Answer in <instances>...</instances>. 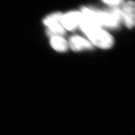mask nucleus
Segmentation results:
<instances>
[{
  "label": "nucleus",
  "mask_w": 135,
  "mask_h": 135,
  "mask_svg": "<svg viewBox=\"0 0 135 135\" xmlns=\"http://www.w3.org/2000/svg\"><path fill=\"white\" fill-rule=\"evenodd\" d=\"M79 27L92 45L103 49H109L113 45L114 41L113 36L101 27L90 25H83Z\"/></svg>",
  "instance_id": "obj_1"
},
{
  "label": "nucleus",
  "mask_w": 135,
  "mask_h": 135,
  "mask_svg": "<svg viewBox=\"0 0 135 135\" xmlns=\"http://www.w3.org/2000/svg\"><path fill=\"white\" fill-rule=\"evenodd\" d=\"M97 22L100 27L116 28L119 26L122 20L121 10L114 7L107 10H95Z\"/></svg>",
  "instance_id": "obj_2"
},
{
  "label": "nucleus",
  "mask_w": 135,
  "mask_h": 135,
  "mask_svg": "<svg viewBox=\"0 0 135 135\" xmlns=\"http://www.w3.org/2000/svg\"><path fill=\"white\" fill-rule=\"evenodd\" d=\"M81 19L82 14L81 12L71 11L62 15L61 24L65 29L73 31L79 26Z\"/></svg>",
  "instance_id": "obj_4"
},
{
  "label": "nucleus",
  "mask_w": 135,
  "mask_h": 135,
  "mask_svg": "<svg viewBox=\"0 0 135 135\" xmlns=\"http://www.w3.org/2000/svg\"><path fill=\"white\" fill-rule=\"evenodd\" d=\"M69 45L71 49L75 51H79L83 50L91 49L93 45L91 42L81 37L75 36L70 37L69 40Z\"/></svg>",
  "instance_id": "obj_5"
},
{
  "label": "nucleus",
  "mask_w": 135,
  "mask_h": 135,
  "mask_svg": "<svg viewBox=\"0 0 135 135\" xmlns=\"http://www.w3.org/2000/svg\"><path fill=\"white\" fill-rule=\"evenodd\" d=\"M50 44L54 50L59 52H65L68 47V43L62 37H51Z\"/></svg>",
  "instance_id": "obj_6"
},
{
  "label": "nucleus",
  "mask_w": 135,
  "mask_h": 135,
  "mask_svg": "<svg viewBox=\"0 0 135 135\" xmlns=\"http://www.w3.org/2000/svg\"><path fill=\"white\" fill-rule=\"evenodd\" d=\"M103 2L112 6H117L123 3V0H101Z\"/></svg>",
  "instance_id": "obj_9"
},
{
  "label": "nucleus",
  "mask_w": 135,
  "mask_h": 135,
  "mask_svg": "<svg viewBox=\"0 0 135 135\" xmlns=\"http://www.w3.org/2000/svg\"><path fill=\"white\" fill-rule=\"evenodd\" d=\"M121 10L122 18L128 28H132L135 23V5L133 0L123 3Z\"/></svg>",
  "instance_id": "obj_3"
},
{
  "label": "nucleus",
  "mask_w": 135,
  "mask_h": 135,
  "mask_svg": "<svg viewBox=\"0 0 135 135\" xmlns=\"http://www.w3.org/2000/svg\"><path fill=\"white\" fill-rule=\"evenodd\" d=\"M46 33L50 37H61L65 34V29L61 23H54L48 25Z\"/></svg>",
  "instance_id": "obj_7"
},
{
  "label": "nucleus",
  "mask_w": 135,
  "mask_h": 135,
  "mask_svg": "<svg viewBox=\"0 0 135 135\" xmlns=\"http://www.w3.org/2000/svg\"><path fill=\"white\" fill-rule=\"evenodd\" d=\"M62 15L63 14L61 13V12H55V13L49 15L44 19L43 22L44 24L47 27L50 24L54 23H61V19Z\"/></svg>",
  "instance_id": "obj_8"
}]
</instances>
